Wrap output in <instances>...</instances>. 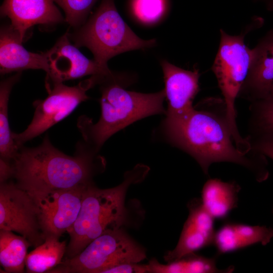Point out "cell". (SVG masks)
<instances>
[{"label": "cell", "instance_id": "4fadbf2b", "mask_svg": "<svg viewBox=\"0 0 273 273\" xmlns=\"http://www.w3.org/2000/svg\"><path fill=\"white\" fill-rule=\"evenodd\" d=\"M160 64L168 102L166 118H180L194 109L193 101L199 91V71L184 70L164 60Z\"/></svg>", "mask_w": 273, "mask_h": 273}, {"label": "cell", "instance_id": "7a4b0ae2", "mask_svg": "<svg viewBox=\"0 0 273 273\" xmlns=\"http://www.w3.org/2000/svg\"><path fill=\"white\" fill-rule=\"evenodd\" d=\"M86 143L79 142L73 156L55 148L46 134L34 148L23 146L12 162V177L29 194L86 186L104 169L103 158Z\"/></svg>", "mask_w": 273, "mask_h": 273}, {"label": "cell", "instance_id": "8fae6325", "mask_svg": "<svg viewBox=\"0 0 273 273\" xmlns=\"http://www.w3.org/2000/svg\"><path fill=\"white\" fill-rule=\"evenodd\" d=\"M46 53L49 64L46 87L89 75L103 78L115 75L108 67L100 65L94 59L86 58L77 47L71 43L68 32L60 37Z\"/></svg>", "mask_w": 273, "mask_h": 273}, {"label": "cell", "instance_id": "5b68a950", "mask_svg": "<svg viewBox=\"0 0 273 273\" xmlns=\"http://www.w3.org/2000/svg\"><path fill=\"white\" fill-rule=\"evenodd\" d=\"M68 36L76 47L88 49L94 59L104 67L118 54L153 47L156 42L137 36L118 13L114 0H102L96 12Z\"/></svg>", "mask_w": 273, "mask_h": 273}, {"label": "cell", "instance_id": "30bf717a", "mask_svg": "<svg viewBox=\"0 0 273 273\" xmlns=\"http://www.w3.org/2000/svg\"><path fill=\"white\" fill-rule=\"evenodd\" d=\"M87 186L28 193L37 205L44 240L50 237L59 239L72 227L79 212Z\"/></svg>", "mask_w": 273, "mask_h": 273}, {"label": "cell", "instance_id": "ac0fdd59", "mask_svg": "<svg viewBox=\"0 0 273 273\" xmlns=\"http://www.w3.org/2000/svg\"><path fill=\"white\" fill-rule=\"evenodd\" d=\"M240 189V186L235 182L209 179L202 190V204L214 219L224 218L237 207Z\"/></svg>", "mask_w": 273, "mask_h": 273}, {"label": "cell", "instance_id": "603a6c76", "mask_svg": "<svg viewBox=\"0 0 273 273\" xmlns=\"http://www.w3.org/2000/svg\"><path fill=\"white\" fill-rule=\"evenodd\" d=\"M254 134L273 135V91L252 106Z\"/></svg>", "mask_w": 273, "mask_h": 273}, {"label": "cell", "instance_id": "cb8c5ba5", "mask_svg": "<svg viewBox=\"0 0 273 273\" xmlns=\"http://www.w3.org/2000/svg\"><path fill=\"white\" fill-rule=\"evenodd\" d=\"M98 0H54L63 10L65 20L75 29L87 20V17Z\"/></svg>", "mask_w": 273, "mask_h": 273}, {"label": "cell", "instance_id": "44dd1931", "mask_svg": "<svg viewBox=\"0 0 273 273\" xmlns=\"http://www.w3.org/2000/svg\"><path fill=\"white\" fill-rule=\"evenodd\" d=\"M30 246L23 236L0 230V263L6 272H24L27 250Z\"/></svg>", "mask_w": 273, "mask_h": 273}, {"label": "cell", "instance_id": "7c38bea8", "mask_svg": "<svg viewBox=\"0 0 273 273\" xmlns=\"http://www.w3.org/2000/svg\"><path fill=\"white\" fill-rule=\"evenodd\" d=\"M189 213L176 247L164 256L167 262L195 253L213 245L215 231L214 219L203 207L201 199L189 202Z\"/></svg>", "mask_w": 273, "mask_h": 273}, {"label": "cell", "instance_id": "8992f818", "mask_svg": "<svg viewBox=\"0 0 273 273\" xmlns=\"http://www.w3.org/2000/svg\"><path fill=\"white\" fill-rule=\"evenodd\" d=\"M245 33L231 35L220 30V41L212 70L217 78L225 106L234 142L240 150L249 147L248 138L241 136L237 126L235 101L251 65L253 51L244 42Z\"/></svg>", "mask_w": 273, "mask_h": 273}, {"label": "cell", "instance_id": "d4e9b609", "mask_svg": "<svg viewBox=\"0 0 273 273\" xmlns=\"http://www.w3.org/2000/svg\"><path fill=\"white\" fill-rule=\"evenodd\" d=\"M135 16L144 23H153L160 19L166 9L165 0H133Z\"/></svg>", "mask_w": 273, "mask_h": 273}, {"label": "cell", "instance_id": "5bb4252c", "mask_svg": "<svg viewBox=\"0 0 273 273\" xmlns=\"http://www.w3.org/2000/svg\"><path fill=\"white\" fill-rule=\"evenodd\" d=\"M54 2L4 0L1 7V14L10 19V25L23 41L26 32L34 25H54L65 21Z\"/></svg>", "mask_w": 273, "mask_h": 273}, {"label": "cell", "instance_id": "3957f363", "mask_svg": "<svg viewBox=\"0 0 273 273\" xmlns=\"http://www.w3.org/2000/svg\"><path fill=\"white\" fill-rule=\"evenodd\" d=\"M148 171L146 166L138 165L125 173L123 181L117 186L101 189L92 183L86 187L78 216L67 231L70 240L65 259L77 255L106 232L120 228L125 216L127 191L131 185L143 180Z\"/></svg>", "mask_w": 273, "mask_h": 273}, {"label": "cell", "instance_id": "4316f807", "mask_svg": "<svg viewBox=\"0 0 273 273\" xmlns=\"http://www.w3.org/2000/svg\"><path fill=\"white\" fill-rule=\"evenodd\" d=\"M138 263L122 264L107 270L105 273H145L149 272L147 264Z\"/></svg>", "mask_w": 273, "mask_h": 273}, {"label": "cell", "instance_id": "484cf974", "mask_svg": "<svg viewBox=\"0 0 273 273\" xmlns=\"http://www.w3.org/2000/svg\"><path fill=\"white\" fill-rule=\"evenodd\" d=\"M250 141L252 149L273 160V135L254 134Z\"/></svg>", "mask_w": 273, "mask_h": 273}, {"label": "cell", "instance_id": "83f0119b", "mask_svg": "<svg viewBox=\"0 0 273 273\" xmlns=\"http://www.w3.org/2000/svg\"><path fill=\"white\" fill-rule=\"evenodd\" d=\"M12 174V164L0 159V184L6 182Z\"/></svg>", "mask_w": 273, "mask_h": 273}, {"label": "cell", "instance_id": "7402d4cb", "mask_svg": "<svg viewBox=\"0 0 273 273\" xmlns=\"http://www.w3.org/2000/svg\"><path fill=\"white\" fill-rule=\"evenodd\" d=\"M21 72H17L1 82L0 85V159L11 163L18 148L13 137L8 121V102L11 89L19 80Z\"/></svg>", "mask_w": 273, "mask_h": 273}, {"label": "cell", "instance_id": "52a82bcc", "mask_svg": "<svg viewBox=\"0 0 273 273\" xmlns=\"http://www.w3.org/2000/svg\"><path fill=\"white\" fill-rule=\"evenodd\" d=\"M146 258L144 248L118 228L97 237L77 255L64 259L49 273H105L117 265L138 263Z\"/></svg>", "mask_w": 273, "mask_h": 273}, {"label": "cell", "instance_id": "2e32d148", "mask_svg": "<svg viewBox=\"0 0 273 273\" xmlns=\"http://www.w3.org/2000/svg\"><path fill=\"white\" fill-rule=\"evenodd\" d=\"M19 34L11 25L1 27L0 72L2 75L26 69H42L48 73L49 64L46 52L35 53L26 50Z\"/></svg>", "mask_w": 273, "mask_h": 273}, {"label": "cell", "instance_id": "d6986e66", "mask_svg": "<svg viewBox=\"0 0 273 273\" xmlns=\"http://www.w3.org/2000/svg\"><path fill=\"white\" fill-rule=\"evenodd\" d=\"M149 272L152 273H215L231 272L234 267L218 269L215 258H208L195 253L184 256L166 264L152 259L147 264Z\"/></svg>", "mask_w": 273, "mask_h": 273}, {"label": "cell", "instance_id": "6da1fadb", "mask_svg": "<svg viewBox=\"0 0 273 273\" xmlns=\"http://www.w3.org/2000/svg\"><path fill=\"white\" fill-rule=\"evenodd\" d=\"M163 126L168 141L192 156L205 174L212 163L229 162L251 170L258 181L267 177L265 156L245 153L236 147L226 112L194 108L180 118H166Z\"/></svg>", "mask_w": 273, "mask_h": 273}, {"label": "cell", "instance_id": "9a60e30c", "mask_svg": "<svg viewBox=\"0 0 273 273\" xmlns=\"http://www.w3.org/2000/svg\"><path fill=\"white\" fill-rule=\"evenodd\" d=\"M252 51L251 65L240 94L254 102L273 91V30L260 39Z\"/></svg>", "mask_w": 273, "mask_h": 273}, {"label": "cell", "instance_id": "277c9868", "mask_svg": "<svg viewBox=\"0 0 273 273\" xmlns=\"http://www.w3.org/2000/svg\"><path fill=\"white\" fill-rule=\"evenodd\" d=\"M100 83L101 114L99 121L93 124L88 118L81 117L77 123L85 142L97 152L111 136L130 124L151 115L166 113L163 107L164 89L150 94L127 90L120 85L116 75Z\"/></svg>", "mask_w": 273, "mask_h": 273}, {"label": "cell", "instance_id": "ba28073f", "mask_svg": "<svg viewBox=\"0 0 273 273\" xmlns=\"http://www.w3.org/2000/svg\"><path fill=\"white\" fill-rule=\"evenodd\" d=\"M99 80L100 77L92 76L75 86L60 82L46 87L48 97L33 103L35 111L29 125L20 133L13 132L18 148L67 117L80 103L88 99L86 92L99 83Z\"/></svg>", "mask_w": 273, "mask_h": 273}, {"label": "cell", "instance_id": "e0dca14e", "mask_svg": "<svg viewBox=\"0 0 273 273\" xmlns=\"http://www.w3.org/2000/svg\"><path fill=\"white\" fill-rule=\"evenodd\" d=\"M272 238L273 229L270 228L226 223L215 232L213 245L219 255L255 244L266 245Z\"/></svg>", "mask_w": 273, "mask_h": 273}, {"label": "cell", "instance_id": "ffe728a7", "mask_svg": "<svg viewBox=\"0 0 273 273\" xmlns=\"http://www.w3.org/2000/svg\"><path fill=\"white\" fill-rule=\"evenodd\" d=\"M66 241L55 237L47 238L44 242L27 254L25 267L27 272H49L62 262L65 255Z\"/></svg>", "mask_w": 273, "mask_h": 273}, {"label": "cell", "instance_id": "9c48e42d", "mask_svg": "<svg viewBox=\"0 0 273 273\" xmlns=\"http://www.w3.org/2000/svg\"><path fill=\"white\" fill-rule=\"evenodd\" d=\"M0 230L19 234L35 247L44 241L35 201L13 182L0 184Z\"/></svg>", "mask_w": 273, "mask_h": 273}]
</instances>
